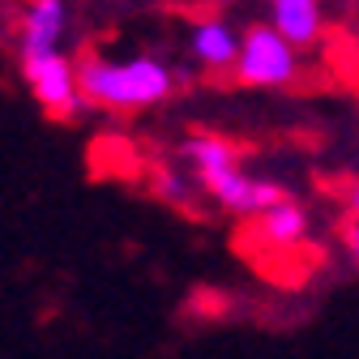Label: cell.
<instances>
[{
	"mask_svg": "<svg viewBox=\"0 0 359 359\" xmlns=\"http://www.w3.org/2000/svg\"><path fill=\"white\" fill-rule=\"evenodd\" d=\"M236 81L257 86V90H283L299 81V48L287 43L274 26H248L240 34V60H236Z\"/></svg>",
	"mask_w": 359,
	"mask_h": 359,
	"instance_id": "obj_2",
	"label": "cell"
},
{
	"mask_svg": "<svg viewBox=\"0 0 359 359\" xmlns=\"http://www.w3.org/2000/svg\"><path fill=\"white\" fill-rule=\"evenodd\" d=\"M69 26L65 0H30L22 22H18V56H43L60 52V39Z\"/></svg>",
	"mask_w": 359,
	"mask_h": 359,
	"instance_id": "obj_5",
	"label": "cell"
},
{
	"mask_svg": "<svg viewBox=\"0 0 359 359\" xmlns=\"http://www.w3.org/2000/svg\"><path fill=\"white\" fill-rule=\"evenodd\" d=\"M189 52L197 56L201 69H231L236 73V60H240V34L222 22V18H197L189 26Z\"/></svg>",
	"mask_w": 359,
	"mask_h": 359,
	"instance_id": "obj_7",
	"label": "cell"
},
{
	"mask_svg": "<svg viewBox=\"0 0 359 359\" xmlns=\"http://www.w3.org/2000/svg\"><path fill=\"white\" fill-rule=\"evenodd\" d=\"M269 26L295 48H308V43L321 39V26H325L321 0H269Z\"/></svg>",
	"mask_w": 359,
	"mask_h": 359,
	"instance_id": "obj_8",
	"label": "cell"
},
{
	"mask_svg": "<svg viewBox=\"0 0 359 359\" xmlns=\"http://www.w3.org/2000/svg\"><path fill=\"white\" fill-rule=\"evenodd\" d=\"M346 218H359V180H351L346 189Z\"/></svg>",
	"mask_w": 359,
	"mask_h": 359,
	"instance_id": "obj_10",
	"label": "cell"
},
{
	"mask_svg": "<svg viewBox=\"0 0 359 359\" xmlns=\"http://www.w3.org/2000/svg\"><path fill=\"white\" fill-rule=\"evenodd\" d=\"M81 73V95L86 103H95L103 111H146L158 107L163 99H171V69L158 56H124V60H107V56H86L77 65Z\"/></svg>",
	"mask_w": 359,
	"mask_h": 359,
	"instance_id": "obj_1",
	"label": "cell"
},
{
	"mask_svg": "<svg viewBox=\"0 0 359 359\" xmlns=\"http://www.w3.org/2000/svg\"><path fill=\"white\" fill-rule=\"evenodd\" d=\"M22 65V77L30 86V95L39 99V107L56 116V120H73L81 107H86V95H81V73L77 65L60 52H43V56H18Z\"/></svg>",
	"mask_w": 359,
	"mask_h": 359,
	"instance_id": "obj_3",
	"label": "cell"
},
{
	"mask_svg": "<svg viewBox=\"0 0 359 359\" xmlns=\"http://www.w3.org/2000/svg\"><path fill=\"white\" fill-rule=\"evenodd\" d=\"M154 193L163 201H171V205H184L193 197V180L180 175V167H158L154 171Z\"/></svg>",
	"mask_w": 359,
	"mask_h": 359,
	"instance_id": "obj_9",
	"label": "cell"
},
{
	"mask_svg": "<svg viewBox=\"0 0 359 359\" xmlns=\"http://www.w3.org/2000/svg\"><path fill=\"white\" fill-rule=\"evenodd\" d=\"M205 193L214 197L218 210H227V214H236V218H248V222L261 218L265 210L283 205V201L291 197L283 184H274V180H257V175H248L244 167H236V171H227V175L210 180Z\"/></svg>",
	"mask_w": 359,
	"mask_h": 359,
	"instance_id": "obj_4",
	"label": "cell"
},
{
	"mask_svg": "<svg viewBox=\"0 0 359 359\" xmlns=\"http://www.w3.org/2000/svg\"><path fill=\"white\" fill-rule=\"evenodd\" d=\"M252 244H261L265 252H295L308 244V210L295 205L291 197L274 210H265L261 218H252Z\"/></svg>",
	"mask_w": 359,
	"mask_h": 359,
	"instance_id": "obj_6",
	"label": "cell"
}]
</instances>
